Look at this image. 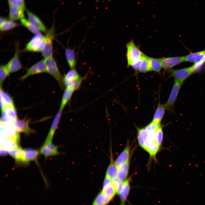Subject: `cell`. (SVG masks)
<instances>
[{"instance_id":"1","label":"cell","mask_w":205,"mask_h":205,"mask_svg":"<svg viewBox=\"0 0 205 205\" xmlns=\"http://www.w3.org/2000/svg\"><path fill=\"white\" fill-rule=\"evenodd\" d=\"M83 78L75 68L70 69L63 77V83L65 87L71 88L75 91L80 88Z\"/></svg>"},{"instance_id":"2","label":"cell","mask_w":205,"mask_h":205,"mask_svg":"<svg viewBox=\"0 0 205 205\" xmlns=\"http://www.w3.org/2000/svg\"><path fill=\"white\" fill-rule=\"evenodd\" d=\"M126 48L127 66H131L140 60L144 54L132 40L127 43Z\"/></svg>"},{"instance_id":"3","label":"cell","mask_w":205,"mask_h":205,"mask_svg":"<svg viewBox=\"0 0 205 205\" xmlns=\"http://www.w3.org/2000/svg\"><path fill=\"white\" fill-rule=\"evenodd\" d=\"M54 24L48 30L44 36V45L42 53L45 59L49 58L53 56V42L55 33Z\"/></svg>"},{"instance_id":"4","label":"cell","mask_w":205,"mask_h":205,"mask_svg":"<svg viewBox=\"0 0 205 205\" xmlns=\"http://www.w3.org/2000/svg\"><path fill=\"white\" fill-rule=\"evenodd\" d=\"M46 72L52 75L56 80L62 89H64L63 76L53 56L45 59Z\"/></svg>"},{"instance_id":"5","label":"cell","mask_w":205,"mask_h":205,"mask_svg":"<svg viewBox=\"0 0 205 205\" xmlns=\"http://www.w3.org/2000/svg\"><path fill=\"white\" fill-rule=\"evenodd\" d=\"M196 68L194 64L186 68L172 69L170 71V75L174 78L175 80L183 84L188 77L195 72Z\"/></svg>"},{"instance_id":"6","label":"cell","mask_w":205,"mask_h":205,"mask_svg":"<svg viewBox=\"0 0 205 205\" xmlns=\"http://www.w3.org/2000/svg\"><path fill=\"white\" fill-rule=\"evenodd\" d=\"M44 43V36L42 34L35 35L27 43L24 51L34 52H42Z\"/></svg>"},{"instance_id":"7","label":"cell","mask_w":205,"mask_h":205,"mask_svg":"<svg viewBox=\"0 0 205 205\" xmlns=\"http://www.w3.org/2000/svg\"><path fill=\"white\" fill-rule=\"evenodd\" d=\"M30 121L29 118L17 119L13 122V126L15 130L19 133H22L28 136L35 132L34 130L29 126Z\"/></svg>"},{"instance_id":"8","label":"cell","mask_w":205,"mask_h":205,"mask_svg":"<svg viewBox=\"0 0 205 205\" xmlns=\"http://www.w3.org/2000/svg\"><path fill=\"white\" fill-rule=\"evenodd\" d=\"M45 59L44 58L34 64L27 70L26 73L20 78L23 81L31 75L46 72Z\"/></svg>"},{"instance_id":"9","label":"cell","mask_w":205,"mask_h":205,"mask_svg":"<svg viewBox=\"0 0 205 205\" xmlns=\"http://www.w3.org/2000/svg\"><path fill=\"white\" fill-rule=\"evenodd\" d=\"M58 147L53 144L52 142L44 141L39 150L40 153L46 159L50 157L60 154L61 153L58 151Z\"/></svg>"},{"instance_id":"10","label":"cell","mask_w":205,"mask_h":205,"mask_svg":"<svg viewBox=\"0 0 205 205\" xmlns=\"http://www.w3.org/2000/svg\"><path fill=\"white\" fill-rule=\"evenodd\" d=\"M182 84H183L175 80L168 99L164 104L167 110L168 111L171 112L173 110L175 102Z\"/></svg>"},{"instance_id":"11","label":"cell","mask_w":205,"mask_h":205,"mask_svg":"<svg viewBox=\"0 0 205 205\" xmlns=\"http://www.w3.org/2000/svg\"><path fill=\"white\" fill-rule=\"evenodd\" d=\"M19 45H17L13 57L6 64L10 73L17 72L23 68L19 59Z\"/></svg>"},{"instance_id":"12","label":"cell","mask_w":205,"mask_h":205,"mask_svg":"<svg viewBox=\"0 0 205 205\" xmlns=\"http://www.w3.org/2000/svg\"><path fill=\"white\" fill-rule=\"evenodd\" d=\"M160 60L162 68L167 70L185 62V56L160 58Z\"/></svg>"},{"instance_id":"13","label":"cell","mask_w":205,"mask_h":205,"mask_svg":"<svg viewBox=\"0 0 205 205\" xmlns=\"http://www.w3.org/2000/svg\"><path fill=\"white\" fill-rule=\"evenodd\" d=\"M9 154L15 160L18 165H27L25 162L24 155V149L19 145H16L9 151Z\"/></svg>"},{"instance_id":"14","label":"cell","mask_w":205,"mask_h":205,"mask_svg":"<svg viewBox=\"0 0 205 205\" xmlns=\"http://www.w3.org/2000/svg\"><path fill=\"white\" fill-rule=\"evenodd\" d=\"M28 20L40 31L46 33L48 31L46 28L40 18L31 11L27 10Z\"/></svg>"},{"instance_id":"15","label":"cell","mask_w":205,"mask_h":205,"mask_svg":"<svg viewBox=\"0 0 205 205\" xmlns=\"http://www.w3.org/2000/svg\"><path fill=\"white\" fill-rule=\"evenodd\" d=\"M40 153L39 150L31 148L24 149V155L25 162L27 165L31 161H34L38 166L39 165L38 161V158Z\"/></svg>"},{"instance_id":"16","label":"cell","mask_w":205,"mask_h":205,"mask_svg":"<svg viewBox=\"0 0 205 205\" xmlns=\"http://www.w3.org/2000/svg\"><path fill=\"white\" fill-rule=\"evenodd\" d=\"M62 110L59 109L56 114L51 125L50 129L45 141L46 142H52L53 138L59 123Z\"/></svg>"},{"instance_id":"17","label":"cell","mask_w":205,"mask_h":205,"mask_svg":"<svg viewBox=\"0 0 205 205\" xmlns=\"http://www.w3.org/2000/svg\"><path fill=\"white\" fill-rule=\"evenodd\" d=\"M9 6V19L15 21L24 18V10L15 5Z\"/></svg>"},{"instance_id":"18","label":"cell","mask_w":205,"mask_h":205,"mask_svg":"<svg viewBox=\"0 0 205 205\" xmlns=\"http://www.w3.org/2000/svg\"><path fill=\"white\" fill-rule=\"evenodd\" d=\"M205 56V50L191 53L185 56V62H192L196 65L202 61Z\"/></svg>"},{"instance_id":"19","label":"cell","mask_w":205,"mask_h":205,"mask_svg":"<svg viewBox=\"0 0 205 205\" xmlns=\"http://www.w3.org/2000/svg\"><path fill=\"white\" fill-rule=\"evenodd\" d=\"M65 55L68 65L70 69L75 68L76 64L74 50L67 48L65 51Z\"/></svg>"},{"instance_id":"20","label":"cell","mask_w":205,"mask_h":205,"mask_svg":"<svg viewBox=\"0 0 205 205\" xmlns=\"http://www.w3.org/2000/svg\"><path fill=\"white\" fill-rule=\"evenodd\" d=\"M129 160L122 163L117 167V176L121 181H123L127 177L128 172Z\"/></svg>"},{"instance_id":"21","label":"cell","mask_w":205,"mask_h":205,"mask_svg":"<svg viewBox=\"0 0 205 205\" xmlns=\"http://www.w3.org/2000/svg\"><path fill=\"white\" fill-rule=\"evenodd\" d=\"M130 149V146L127 144L124 149L117 158L115 162L117 168L122 163L129 160Z\"/></svg>"},{"instance_id":"22","label":"cell","mask_w":205,"mask_h":205,"mask_svg":"<svg viewBox=\"0 0 205 205\" xmlns=\"http://www.w3.org/2000/svg\"><path fill=\"white\" fill-rule=\"evenodd\" d=\"M166 110L167 108L165 104H162L160 102L159 103L154 113L152 121L161 123Z\"/></svg>"},{"instance_id":"23","label":"cell","mask_w":205,"mask_h":205,"mask_svg":"<svg viewBox=\"0 0 205 205\" xmlns=\"http://www.w3.org/2000/svg\"><path fill=\"white\" fill-rule=\"evenodd\" d=\"M74 92L73 90L71 88L65 87L62 97L60 109L63 110L70 100Z\"/></svg>"},{"instance_id":"24","label":"cell","mask_w":205,"mask_h":205,"mask_svg":"<svg viewBox=\"0 0 205 205\" xmlns=\"http://www.w3.org/2000/svg\"><path fill=\"white\" fill-rule=\"evenodd\" d=\"M20 25L19 24L16 22L15 21L10 19H6L3 24L0 26V31L4 32L9 30Z\"/></svg>"},{"instance_id":"25","label":"cell","mask_w":205,"mask_h":205,"mask_svg":"<svg viewBox=\"0 0 205 205\" xmlns=\"http://www.w3.org/2000/svg\"><path fill=\"white\" fill-rule=\"evenodd\" d=\"M4 112L8 118L12 122L18 119L17 111L15 106H6Z\"/></svg>"},{"instance_id":"26","label":"cell","mask_w":205,"mask_h":205,"mask_svg":"<svg viewBox=\"0 0 205 205\" xmlns=\"http://www.w3.org/2000/svg\"><path fill=\"white\" fill-rule=\"evenodd\" d=\"M150 57L145 55L142 56L140 64L138 71L141 73H145L150 71L149 66Z\"/></svg>"},{"instance_id":"27","label":"cell","mask_w":205,"mask_h":205,"mask_svg":"<svg viewBox=\"0 0 205 205\" xmlns=\"http://www.w3.org/2000/svg\"><path fill=\"white\" fill-rule=\"evenodd\" d=\"M111 199L101 192L96 196L92 205H106Z\"/></svg>"},{"instance_id":"28","label":"cell","mask_w":205,"mask_h":205,"mask_svg":"<svg viewBox=\"0 0 205 205\" xmlns=\"http://www.w3.org/2000/svg\"><path fill=\"white\" fill-rule=\"evenodd\" d=\"M0 99L6 106H15L14 102L11 96L2 89L0 85Z\"/></svg>"},{"instance_id":"29","label":"cell","mask_w":205,"mask_h":205,"mask_svg":"<svg viewBox=\"0 0 205 205\" xmlns=\"http://www.w3.org/2000/svg\"><path fill=\"white\" fill-rule=\"evenodd\" d=\"M149 66L150 71H153L160 73L162 68L160 58L150 57Z\"/></svg>"},{"instance_id":"30","label":"cell","mask_w":205,"mask_h":205,"mask_svg":"<svg viewBox=\"0 0 205 205\" xmlns=\"http://www.w3.org/2000/svg\"><path fill=\"white\" fill-rule=\"evenodd\" d=\"M21 24L26 27L30 32L35 35L41 34V33L33 24H32L28 19L23 18L20 20Z\"/></svg>"},{"instance_id":"31","label":"cell","mask_w":205,"mask_h":205,"mask_svg":"<svg viewBox=\"0 0 205 205\" xmlns=\"http://www.w3.org/2000/svg\"><path fill=\"white\" fill-rule=\"evenodd\" d=\"M112 157H111V161L107 168L106 176L111 179L117 176V168L116 166L115 162L113 160Z\"/></svg>"},{"instance_id":"32","label":"cell","mask_w":205,"mask_h":205,"mask_svg":"<svg viewBox=\"0 0 205 205\" xmlns=\"http://www.w3.org/2000/svg\"><path fill=\"white\" fill-rule=\"evenodd\" d=\"M130 180L127 179L123 181L122 190L119 194L122 202H124L126 199L130 190Z\"/></svg>"},{"instance_id":"33","label":"cell","mask_w":205,"mask_h":205,"mask_svg":"<svg viewBox=\"0 0 205 205\" xmlns=\"http://www.w3.org/2000/svg\"><path fill=\"white\" fill-rule=\"evenodd\" d=\"M102 192L111 199L114 197L116 192V188L112 183L102 190Z\"/></svg>"},{"instance_id":"34","label":"cell","mask_w":205,"mask_h":205,"mask_svg":"<svg viewBox=\"0 0 205 205\" xmlns=\"http://www.w3.org/2000/svg\"><path fill=\"white\" fill-rule=\"evenodd\" d=\"M10 73L6 64L1 65L0 67V85H1L6 78L9 76Z\"/></svg>"},{"instance_id":"35","label":"cell","mask_w":205,"mask_h":205,"mask_svg":"<svg viewBox=\"0 0 205 205\" xmlns=\"http://www.w3.org/2000/svg\"><path fill=\"white\" fill-rule=\"evenodd\" d=\"M159 147L156 142H153L150 144L146 151L151 156L154 157L158 151Z\"/></svg>"},{"instance_id":"36","label":"cell","mask_w":205,"mask_h":205,"mask_svg":"<svg viewBox=\"0 0 205 205\" xmlns=\"http://www.w3.org/2000/svg\"><path fill=\"white\" fill-rule=\"evenodd\" d=\"M161 126V123L152 121L145 127V128L149 132H156Z\"/></svg>"},{"instance_id":"37","label":"cell","mask_w":205,"mask_h":205,"mask_svg":"<svg viewBox=\"0 0 205 205\" xmlns=\"http://www.w3.org/2000/svg\"><path fill=\"white\" fill-rule=\"evenodd\" d=\"M8 2L9 6L15 5L24 10L25 9L24 0H8Z\"/></svg>"},{"instance_id":"38","label":"cell","mask_w":205,"mask_h":205,"mask_svg":"<svg viewBox=\"0 0 205 205\" xmlns=\"http://www.w3.org/2000/svg\"><path fill=\"white\" fill-rule=\"evenodd\" d=\"M163 138V133L161 126L156 131V142L160 147L161 145Z\"/></svg>"},{"instance_id":"39","label":"cell","mask_w":205,"mask_h":205,"mask_svg":"<svg viewBox=\"0 0 205 205\" xmlns=\"http://www.w3.org/2000/svg\"><path fill=\"white\" fill-rule=\"evenodd\" d=\"M137 130L138 133L140 135L145 142L148 138L149 132L146 130L145 128H138Z\"/></svg>"},{"instance_id":"40","label":"cell","mask_w":205,"mask_h":205,"mask_svg":"<svg viewBox=\"0 0 205 205\" xmlns=\"http://www.w3.org/2000/svg\"><path fill=\"white\" fill-rule=\"evenodd\" d=\"M123 186V181H120L116 187V193L118 194H120L121 192Z\"/></svg>"},{"instance_id":"41","label":"cell","mask_w":205,"mask_h":205,"mask_svg":"<svg viewBox=\"0 0 205 205\" xmlns=\"http://www.w3.org/2000/svg\"><path fill=\"white\" fill-rule=\"evenodd\" d=\"M111 182V179L105 176L103 182L102 190L104 189L107 186L110 184Z\"/></svg>"},{"instance_id":"42","label":"cell","mask_w":205,"mask_h":205,"mask_svg":"<svg viewBox=\"0 0 205 205\" xmlns=\"http://www.w3.org/2000/svg\"><path fill=\"white\" fill-rule=\"evenodd\" d=\"M137 138L138 142L140 145L144 149H145V142L140 135L138 133L137 135Z\"/></svg>"},{"instance_id":"43","label":"cell","mask_w":205,"mask_h":205,"mask_svg":"<svg viewBox=\"0 0 205 205\" xmlns=\"http://www.w3.org/2000/svg\"><path fill=\"white\" fill-rule=\"evenodd\" d=\"M120 180L116 176L111 179V183L113 185L116 189V187L118 184Z\"/></svg>"},{"instance_id":"44","label":"cell","mask_w":205,"mask_h":205,"mask_svg":"<svg viewBox=\"0 0 205 205\" xmlns=\"http://www.w3.org/2000/svg\"><path fill=\"white\" fill-rule=\"evenodd\" d=\"M141 60V59L131 66L132 68L135 71H138L140 64Z\"/></svg>"},{"instance_id":"45","label":"cell","mask_w":205,"mask_h":205,"mask_svg":"<svg viewBox=\"0 0 205 205\" xmlns=\"http://www.w3.org/2000/svg\"><path fill=\"white\" fill-rule=\"evenodd\" d=\"M205 62V56H204V57L202 59V61L198 64L196 65V67H198V66H200L202 65Z\"/></svg>"},{"instance_id":"46","label":"cell","mask_w":205,"mask_h":205,"mask_svg":"<svg viewBox=\"0 0 205 205\" xmlns=\"http://www.w3.org/2000/svg\"><path fill=\"white\" fill-rule=\"evenodd\" d=\"M6 19L5 18L1 17L0 18V26L4 22Z\"/></svg>"},{"instance_id":"47","label":"cell","mask_w":205,"mask_h":205,"mask_svg":"<svg viewBox=\"0 0 205 205\" xmlns=\"http://www.w3.org/2000/svg\"><path fill=\"white\" fill-rule=\"evenodd\" d=\"M121 205H125L124 202H122Z\"/></svg>"}]
</instances>
